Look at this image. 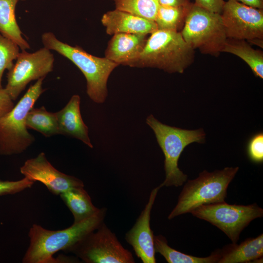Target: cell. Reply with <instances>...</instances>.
Instances as JSON below:
<instances>
[{
	"mask_svg": "<svg viewBox=\"0 0 263 263\" xmlns=\"http://www.w3.org/2000/svg\"><path fill=\"white\" fill-rule=\"evenodd\" d=\"M44 79L37 80L12 109L0 117V155L21 153L34 142V136L28 131L26 117L45 91L42 87Z\"/></svg>",
	"mask_w": 263,
	"mask_h": 263,
	"instance_id": "8992f818",
	"label": "cell"
},
{
	"mask_svg": "<svg viewBox=\"0 0 263 263\" xmlns=\"http://www.w3.org/2000/svg\"><path fill=\"white\" fill-rule=\"evenodd\" d=\"M115 9L154 21L159 4L158 0H113Z\"/></svg>",
	"mask_w": 263,
	"mask_h": 263,
	"instance_id": "cb8c5ba5",
	"label": "cell"
},
{
	"mask_svg": "<svg viewBox=\"0 0 263 263\" xmlns=\"http://www.w3.org/2000/svg\"><path fill=\"white\" fill-rule=\"evenodd\" d=\"M159 5L166 6H184L189 5L190 0H158Z\"/></svg>",
	"mask_w": 263,
	"mask_h": 263,
	"instance_id": "f546056e",
	"label": "cell"
},
{
	"mask_svg": "<svg viewBox=\"0 0 263 263\" xmlns=\"http://www.w3.org/2000/svg\"><path fill=\"white\" fill-rule=\"evenodd\" d=\"M190 213L216 226L236 244L243 231L253 220L262 217L263 209L256 203L231 205L225 201L203 205Z\"/></svg>",
	"mask_w": 263,
	"mask_h": 263,
	"instance_id": "ba28073f",
	"label": "cell"
},
{
	"mask_svg": "<svg viewBox=\"0 0 263 263\" xmlns=\"http://www.w3.org/2000/svg\"><path fill=\"white\" fill-rule=\"evenodd\" d=\"M146 123L153 131L165 156L166 177L160 188L182 186L187 181L188 175L178 167L179 158L189 144L205 143L206 134L203 129L188 130L170 126L161 123L152 114L147 117Z\"/></svg>",
	"mask_w": 263,
	"mask_h": 263,
	"instance_id": "277c9868",
	"label": "cell"
},
{
	"mask_svg": "<svg viewBox=\"0 0 263 263\" xmlns=\"http://www.w3.org/2000/svg\"><path fill=\"white\" fill-rule=\"evenodd\" d=\"M41 40L44 47L67 58L80 70L86 80L87 94L93 102L102 104L105 101L109 77L118 64L105 56L91 55L78 45L63 42L50 32L44 33Z\"/></svg>",
	"mask_w": 263,
	"mask_h": 263,
	"instance_id": "3957f363",
	"label": "cell"
},
{
	"mask_svg": "<svg viewBox=\"0 0 263 263\" xmlns=\"http://www.w3.org/2000/svg\"><path fill=\"white\" fill-rule=\"evenodd\" d=\"M101 21L106 33L110 35L118 33L149 35L157 30L154 21L116 9L104 14Z\"/></svg>",
	"mask_w": 263,
	"mask_h": 263,
	"instance_id": "5bb4252c",
	"label": "cell"
},
{
	"mask_svg": "<svg viewBox=\"0 0 263 263\" xmlns=\"http://www.w3.org/2000/svg\"><path fill=\"white\" fill-rule=\"evenodd\" d=\"M35 183L25 177L18 181H4L0 179V196L19 193L31 188Z\"/></svg>",
	"mask_w": 263,
	"mask_h": 263,
	"instance_id": "4316f807",
	"label": "cell"
},
{
	"mask_svg": "<svg viewBox=\"0 0 263 263\" xmlns=\"http://www.w3.org/2000/svg\"><path fill=\"white\" fill-rule=\"evenodd\" d=\"M12 99L5 88L0 89V117L8 112L14 106Z\"/></svg>",
	"mask_w": 263,
	"mask_h": 263,
	"instance_id": "f1b7e54d",
	"label": "cell"
},
{
	"mask_svg": "<svg viewBox=\"0 0 263 263\" xmlns=\"http://www.w3.org/2000/svg\"><path fill=\"white\" fill-rule=\"evenodd\" d=\"M15 63L8 70L5 87L15 101L31 81L45 76L53 70L55 58L51 50L43 47L35 52H19Z\"/></svg>",
	"mask_w": 263,
	"mask_h": 263,
	"instance_id": "8fae6325",
	"label": "cell"
},
{
	"mask_svg": "<svg viewBox=\"0 0 263 263\" xmlns=\"http://www.w3.org/2000/svg\"><path fill=\"white\" fill-rule=\"evenodd\" d=\"M59 196L72 212L74 218V223H80L90 218L99 210L93 205L84 187L71 188Z\"/></svg>",
	"mask_w": 263,
	"mask_h": 263,
	"instance_id": "ac0fdd59",
	"label": "cell"
},
{
	"mask_svg": "<svg viewBox=\"0 0 263 263\" xmlns=\"http://www.w3.org/2000/svg\"><path fill=\"white\" fill-rule=\"evenodd\" d=\"M80 101V96L74 94L64 108L56 112L59 134L75 138L93 148L88 127L81 116Z\"/></svg>",
	"mask_w": 263,
	"mask_h": 263,
	"instance_id": "9a60e30c",
	"label": "cell"
},
{
	"mask_svg": "<svg viewBox=\"0 0 263 263\" xmlns=\"http://www.w3.org/2000/svg\"><path fill=\"white\" fill-rule=\"evenodd\" d=\"M148 34L118 33L113 35L105 51V57L117 64L127 66L143 50Z\"/></svg>",
	"mask_w": 263,
	"mask_h": 263,
	"instance_id": "2e32d148",
	"label": "cell"
},
{
	"mask_svg": "<svg viewBox=\"0 0 263 263\" xmlns=\"http://www.w3.org/2000/svg\"><path fill=\"white\" fill-rule=\"evenodd\" d=\"M246 153L249 159L254 163L263 162V132H260L253 135L248 140Z\"/></svg>",
	"mask_w": 263,
	"mask_h": 263,
	"instance_id": "484cf974",
	"label": "cell"
},
{
	"mask_svg": "<svg viewBox=\"0 0 263 263\" xmlns=\"http://www.w3.org/2000/svg\"><path fill=\"white\" fill-rule=\"evenodd\" d=\"M181 35L188 44L202 53L218 56L227 38L221 14L192 3Z\"/></svg>",
	"mask_w": 263,
	"mask_h": 263,
	"instance_id": "52a82bcc",
	"label": "cell"
},
{
	"mask_svg": "<svg viewBox=\"0 0 263 263\" xmlns=\"http://www.w3.org/2000/svg\"><path fill=\"white\" fill-rule=\"evenodd\" d=\"M153 243L155 253L160 254L169 263H216L221 257L220 249L205 257L182 253L169 246L166 238L162 235H154Z\"/></svg>",
	"mask_w": 263,
	"mask_h": 263,
	"instance_id": "44dd1931",
	"label": "cell"
},
{
	"mask_svg": "<svg viewBox=\"0 0 263 263\" xmlns=\"http://www.w3.org/2000/svg\"><path fill=\"white\" fill-rule=\"evenodd\" d=\"M220 252L218 263H261L263 257V234L248 238L240 244L226 245Z\"/></svg>",
	"mask_w": 263,
	"mask_h": 263,
	"instance_id": "e0dca14e",
	"label": "cell"
},
{
	"mask_svg": "<svg viewBox=\"0 0 263 263\" xmlns=\"http://www.w3.org/2000/svg\"><path fill=\"white\" fill-rule=\"evenodd\" d=\"M26 125L27 129L45 137L59 134L56 113L48 111L44 106L30 110L26 117Z\"/></svg>",
	"mask_w": 263,
	"mask_h": 263,
	"instance_id": "7402d4cb",
	"label": "cell"
},
{
	"mask_svg": "<svg viewBox=\"0 0 263 263\" xmlns=\"http://www.w3.org/2000/svg\"><path fill=\"white\" fill-rule=\"evenodd\" d=\"M20 48L11 39L0 34V89L2 88V79L5 70L11 69L19 53Z\"/></svg>",
	"mask_w": 263,
	"mask_h": 263,
	"instance_id": "d4e9b609",
	"label": "cell"
},
{
	"mask_svg": "<svg viewBox=\"0 0 263 263\" xmlns=\"http://www.w3.org/2000/svg\"><path fill=\"white\" fill-rule=\"evenodd\" d=\"M107 208L102 207L95 214L70 227L51 230L33 224L28 236L30 244L22 260L23 263H57L53 256L59 251L69 249L87 234L96 230L103 222Z\"/></svg>",
	"mask_w": 263,
	"mask_h": 263,
	"instance_id": "6da1fadb",
	"label": "cell"
},
{
	"mask_svg": "<svg viewBox=\"0 0 263 263\" xmlns=\"http://www.w3.org/2000/svg\"><path fill=\"white\" fill-rule=\"evenodd\" d=\"M225 2L224 0H195L194 3L209 11L221 14Z\"/></svg>",
	"mask_w": 263,
	"mask_h": 263,
	"instance_id": "83f0119b",
	"label": "cell"
},
{
	"mask_svg": "<svg viewBox=\"0 0 263 263\" xmlns=\"http://www.w3.org/2000/svg\"><path fill=\"white\" fill-rule=\"evenodd\" d=\"M222 52L239 57L249 66L256 77L263 78V52L253 49L247 41L227 38Z\"/></svg>",
	"mask_w": 263,
	"mask_h": 263,
	"instance_id": "ffe728a7",
	"label": "cell"
},
{
	"mask_svg": "<svg viewBox=\"0 0 263 263\" xmlns=\"http://www.w3.org/2000/svg\"><path fill=\"white\" fill-rule=\"evenodd\" d=\"M221 15L227 38L245 40L263 48V9L228 0Z\"/></svg>",
	"mask_w": 263,
	"mask_h": 263,
	"instance_id": "30bf717a",
	"label": "cell"
},
{
	"mask_svg": "<svg viewBox=\"0 0 263 263\" xmlns=\"http://www.w3.org/2000/svg\"><path fill=\"white\" fill-rule=\"evenodd\" d=\"M160 187L150 192L149 200L135 224L125 235V240L130 244L136 256L143 263H155L153 233L150 226L151 211Z\"/></svg>",
	"mask_w": 263,
	"mask_h": 263,
	"instance_id": "4fadbf2b",
	"label": "cell"
},
{
	"mask_svg": "<svg viewBox=\"0 0 263 263\" xmlns=\"http://www.w3.org/2000/svg\"><path fill=\"white\" fill-rule=\"evenodd\" d=\"M239 169L225 167L212 172L204 170L195 179L186 182L168 219L190 213L203 205L224 202L228 185Z\"/></svg>",
	"mask_w": 263,
	"mask_h": 263,
	"instance_id": "5b68a950",
	"label": "cell"
},
{
	"mask_svg": "<svg viewBox=\"0 0 263 263\" xmlns=\"http://www.w3.org/2000/svg\"></svg>",
	"mask_w": 263,
	"mask_h": 263,
	"instance_id": "1f68e13d",
	"label": "cell"
},
{
	"mask_svg": "<svg viewBox=\"0 0 263 263\" xmlns=\"http://www.w3.org/2000/svg\"><path fill=\"white\" fill-rule=\"evenodd\" d=\"M192 3L184 6L159 5L154 20L157 29L181 32Z\"/></svg>",
	"mask_w": 263,
	"mask_h": 263,
	"instance_id": "603a6c76",
	"label": "cell"
},
{
	"mask_svg": "<svg viewBox=\"0 0 263 263\" xmlns=\"http://www.w3.org/2000/svg\"><path fill=\"white\" fill-rule=\"evenodd\" d=\"M68 252L86 263H134L132 253L125 248L116 235L103 222Z\"/></svg>",
	"mask_w": 263,
	"mask_h": 263,
	"instance_id": "9c48e42d",
	"label": "cell"
},
{
	"mask_svg": "<svg viewBox=\"0 0 263 263\" xmlns=\"http://www.w3.org/2000/svg\"><path fill=\"white\" fill-rule=\"evenodd\" d=\"M20 172L28 179L43 184L49 191L56 195L72 188L84 187L80 179L56 169L48 161L43 152L27 159L20 167Z\"/></svg>",
	"mask_w": 263,
	"mask_h": 263,
	"instance_id": "7c38bea8",
	"label": "cell"
},
{
	"mask_svg": "<svg viewBox=\"0 0 263 263\" xmlns=\"http://www.w3.org/2000/svg\"><path fill=\"white\" fill-rule=\"evenodd\" d=\"M194 57V50L180 32L157 29L148 37L139 55L127 66L182 74L193 63Z\"/></svg>",
	"mask_w": 263,
	"mask_h": 263,
	"instance_id": "7a4b0ae2",
	"label": "cell"
},
{
	"mask_svg": "<svg viewBox=\"0 0 263 263\" xmlns=\"http://www.w3.org/2000/svg\"><path fill=\"white\" fill-rule=\"evenodd\" d=\"M245 5L263 9V0H235Z\"/></svg>",
	"mask_w": 263,
	"mask_h": 263,
	"instance_id": "4dcf8cb0",
	"label": "cell"
},
{
	"mask_svg": "<svg viewBox=\"0 0 263 263\" xmlns=\"http://www.w3.org/2000/svg\"><path fill=\"white\" fill-rule=\"evenodd\" d=\"M19 0H0V34L17 43L21 50H26L30 46L23 38L16 18Z\"/></svg>",
	"mask_w": 263,
	"mask_h": 263,
	"instance_id": "d6986e66",
	"label": "cell"
}]
</instances>
